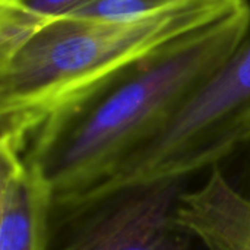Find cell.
I'll use <instances>...</instances> for the list:
<instances>
[{
  "label": "cell",
  "mask_w": 250,
  "mask_h": 250,
  "mask_svg": "<svg viewBox=\"0 0 250 250\" xmlns=\"http://www.w3.org/2000/svg\"><path fill=\"white\" fill-rule=\"evenodd\" d=\"M249 25L245 4L110 75L53 113L23 144L54 204L82 198L231 54Z\"/></svg>",
  "instance_id": "1"
},
{
  "label": "cell",
  "mask_w": 250,
  "mask_h": 250,
  "mask_svg": "<svg viewBox=\"0 0 250 250\" xmlns=\"http://www.w3.org/2000/svg\"><path fill=\"white\" fill-rule=\"evenodd\" d=\"M177 1L183 0H91L64 16L100 22H127L160 12Z\"/></svg>",
  "instance_id": "8"
},
{
  "label": "cell",
  "mask_w": 250,
  "mask_h": 250,
  "mask_svg": "<svg viewBox=\"0 0 250 250\" xmlns=\"http://www.w3.org/2000/svg\"><path fill=\"white\" fill-rule=\"evenodd\" d=\"M248 29L199 83L91 193L133 183L190 179L250 146V0Z\"/></svg>",
  "instance_id": "3"
},
{
  "label": "cell",
  "mask_w": 250,
  "mask_h": 250,
  "mask_svg": "<svg viewBox=\"0 0 250 250\" xmlns=\"http://www.w3.org/2000/svg\"><path fill=\"white\" fill-rule=\"evenodd\" d=\"M53 204L41 170L0 139V250H48Z\"/></svg>",
  "instance_id": "5"
},
{
  "label": "cell",
  "mask_w": 250,
  "mask_h": 250,
  "mask_svg": "<svg viewBox=\"0 0 250 250\" xmlns=\"http://www.w3.org/2000/svg\"><path fill=\"white\" fill-rule=\"evenodd\" d=\"M88 1L91 0H0V42L12 41Z\"/></svg>",
  "instance_id": "7"
},
{
  "label": "cell",
  "mask_w": 250,
  "mask_h": 250,
  "mask_svg": "<svg viewBox=\"0 0 250 250\" xmlns=\"http://www.w3.org/2000/svg\"><path fill=\"white\" fill-rule=\"evenodd\" d=\"M189 180L133 183L53 204L48 250H204L177 218Z\"/></svg>",
  "instance_id": "4"
},
{
  "label": "cell",
  "mask_w": 250,
  "mask_h": 250,
  "mask_svg": "<svg viewBox=\"0 0 250 250\" xmlns=\"http://www.w3.org/2000/svg\"><path fill=\"white\" fill-rule=\"evenodd\" d=\"M177 218L204 250H250V195L220 167L211 168L199 186L186 188Z\"/></svg>",
  "instance_id": "6"
},
{
  "label": "cell",
  "mask_w": 250,
  "mask_h": 250,
  "mask_svg": "<svg viewBox=\"0 0 250 250\" xmlns=\"http://www.w3.org/2000/svg\"><path fill=\"white\" fill-rule=\"evenodd\" d=\"M242 4V0H183L127 22L63 16L0 42L1 139L23 148L53 113L94 85Z\"/></svg>",
  "instance_id": "2"
}]
</instances>
